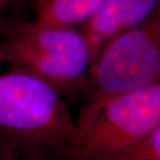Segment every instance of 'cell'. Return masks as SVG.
I'll return each instance as SVG.
<instances>
[{
    "instance_id": "6da1fadb",
    "label": "cell",
    "mask_w": 160,
    "mask_h": 160,
    "mask_svg": "<svg viewBox=\"0 0 160 160\" xmlns=\"http://www.w3.org/2000/svg\"><path fill=\"white\" fill-rule=\"evenodd\" d=\"M0 131L45 150L54 160L81 139L68 102L1 52Z\"/></svg>"
},
{
    "instance_id": "277c9868",
    "label": "cell",
    "mask_w": 160,
    "mask_h": 160,
    "mask_svg": "<svg viewBox=\"0 0 160 160\" xmlns=\"http://www.w3.org/2000/svg\"><path fill=\"white\" fill-rule=\"evenodd\" d=\"M160 82V12L113 38L92 62L85 99L109 97Z\"/></svg>"
},
{
    "instance_id": "52a82bcc",
    "label": "cell",
    "mask_w": 160,
    "mask_h": 160,
    "mask_svg": "<svg viewBox=\"0 0 160 160\" xmlns=\"http://www.w3.org/2000/svg\"><path fill=\"white\" fill-rule=\"evenodd\" d=\"M0 160H54L45 150L0 131Z\"/></svg>"
},
{
    "instance_id": "7a4b0ae2",
    "label": "cell",
    "mask_w": 160,
    "mask_h": 160,
    "mask_svg": "<svg viewBox=\"0 0 160 160\" xmlns=\"http://www.w3.org/2000/svg\"><path fill=\"white\" fill-rule=\"evenodd\" d=\"M0 52L62 97H86L92 55L79 28L12 20L0 28Z\"/></svg>"
},
{
    "instance_id": "ba28073f",
    "label": "cell",
    "mask_w": 160,
    "mask_h": 160,
    "mask_svg": "<svg viewBox=\"0 0 160 160\" xmlns=\"http://www.w3.org/2000/svg\"><path fill=\"white\" fill-rule=\"evenodd\" d=\"M108 160H160V128Z\"/></svg>"
},
{
    "instance_id": "3957f363",
    "label": "cell",
    "mask_w": 160,
    "mask_h": 160,
    "mask_svg": "<svg viewBox=\"0 0 160 160\" xmlns=\"http://www.w3.org/2000/svg\"><path fill=\"white\" fill-rule=\"evenodd\" d=\"M81 136L57 160H108L160 128V82L109 97H92L75 120Z\"/></svg>"
},
{
    "instance_id": "5b68a950",
    "label": "cell",
    "mask_w": 160,
    "mask_h": 160,
    "mask_svg": "<svg viewBox=\"0 0 160 160\" xmlns=\"http://www.w3.org/2000/svg\"><path fill=\"white\" fill-rule=\"evenodd\" d=\"M160 12V0H107L79 30L88 43L92 62L119 34L138 27Z\"/></svg>"
},
{
    "instance_id": "9c48e42d",
    "label": "cell",
    "mask_w": 160,
    "mask_h": 160,
    "mask_svg": "<svg viewBox=\"0 0 160 160\" xmlns=\"http://www.w3.org/2000/svg\"><path fill=\"white\" fill-rule=\"evenodd\" d=\"M23 1L24 0H0V28L11 22L9 16Z\"/></svg>"
},
{
    "instance_id": "8992f818",
    "label": "cell",
    "mask_w": 160,
    "mask_h": 160,
    "mask_svg": "<svg viewBox=\"0 0 160 160\" xmlns=\"http://www.w3.org/2000/svg\"><path fill=\"white\" fill-rule=\"evenodd\" d=\"M107 0H29L33 21L52 26L80 28Z\"/></svg>"
}]
</instances>
